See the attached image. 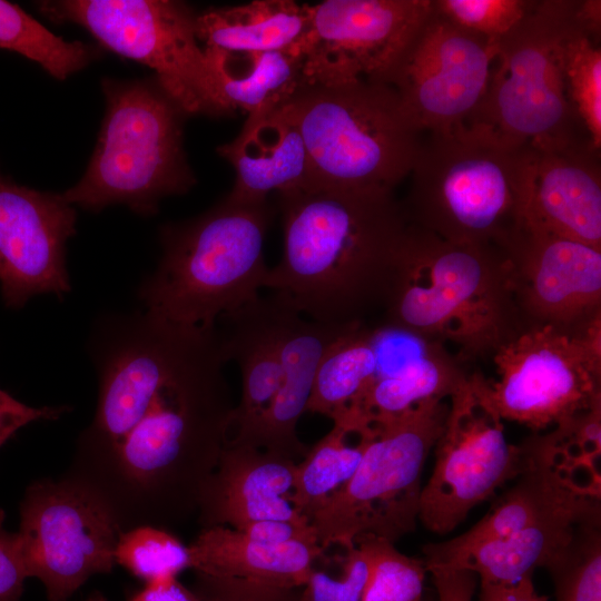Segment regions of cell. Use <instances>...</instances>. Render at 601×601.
I'll list each match as a JSON object with an SVG mask.
<instances>
[{"label": "cell", "instance_id": "obj_1", "mask_svg": "<svg viewBox=\"0 0 601 601\" xmlns=\"http://www.w3.org/2000/svg\"><path fill=\"white\" fill-rule=\"evenodd\" d=\"M227 362L220 331L207 328L130 430L99 455L75 462L70 476L109 505L122 531L165 529L197 512L235 408Z\"/></svg>", "mask_w": 601, "mask_h": 601}, {"label": "cell", "instance_id": "obj_2", "mask_svg": "<svg viewBox=\"0 0 601 601\" xmlns=\"http://www.w3.org/2000/svg\"><path fill=\"white\" fill-rule=\"evenodd\" d=\"M280 262L264 287L306 318L366 324L401 275L407 221L392 190L308 187L279 194Z\"/></svg>", "mask_w": 601, "mask_h": 601}, {"label": "cell", "instance_id": "obj_3", "mask_svg": "<svg viewBox=\"0 0 601 601\" xmlns=\"http://www.w3.org/2000/svg\"><path fill=\"white\" fill-rule=\"evenodd\" d=\"M381 325L454 344L463 363L490 358L525 329L500 246L453 243L412 225Z\"/></svg>", "mask_w": 601, "mask_h": 601}, {"label": "cell", "instance_id": "obj_4", "mask_svg": "<svg viewBox=\"0 0 601 601\" xmlns=\"http://www.w3.org/2000/svg\"><path fill=\"white\" fill-rule=\"evenodd\" d=\"M270 217L267 203L224 198L196 218L164 226L160 262L138 293L146 311L177 324L215 327L257 299L268 272L264 242Z\"/></svg>", "mask_w": 601, "mask_h": 601}, {"label": "cell", "instance_id": "obj_5", "mask_svg": "<svg viewBox=\"0 0 601 601\" xmlns=\"http://www.w3.org/2000/svg\"><path fill=\"white\" fill-rule=\"evenodd\" d=\"M525 149L466 124L428 131L400 201L407 224L449 242L501 247L522 221Z\"/></svg>", "mask_w": 601, "mask_h": 601}, {"label": "cell", "instance_id": "obj_6", "mask_svg": "<svg viewBox=\"0 0 601 601\" xmlns=\"http://www.w3.org/2000/svg\"><path fill=\"white\" fill-rule=\"evenodd\" d=\"M283 108L305 144L309 187L393 191L410 175L423 131L390 85H305Z\"/></svg>", "mask_w": 601, "mask_h": 601}, {"label": "cell", "instance_id": "obj_7", "mask_svg": "<svg viewBox=\"0 0 601 601\" xmlns=\"http://www.w3.org/2000/svg\"><path fill=\"white\" fill-rule=\"evenodd\" d=\"M600 18L594 0L536 1L500 40L487 91L465 124L515 148L590 141L566 96L562 53L578 26Z\"/></svg>", "mask_w": 601, "mask_h": 601}, {"label": "cell", "instance_id": "obj_8", "mask_svg": "<svg viewBox=\"0 0 601 601\" xmlns=\"http://www.w3.org/2000/svg\"><path fill=\"white\" fill-rule=\"evenodd\" d=\"M106 114L81 179L62 193L70 205L98 211L124 204L149 216L159 201L195 184L183 149L179 107L156 79L101 83Z\"/></svg>", "mask_w": 601, "mask_h": 601}, {"label": "cell", "instance_id": "obj_9", "mask_svg": "<svg viewBox=\"0 0 601 601\" xmlns=\"http://www.w3.org/2000/svg\"><path fill=\"white\" fill-rule=\"evenodd\" d=\"M449 400L431 398L371 421V437L352 477L311 518L325 551L362 536L394 543L418 522L425 461L440 437Z\"/></svg>", "mask_w": 601, "mask_h": 601}, {"label": "cell", "instance_id": "obj_10", "mask_svg": "<svg viewBox=\"0 0 601 601\" xmlns=\"http://www.w3.org/2000/svg\"><path fill=\"white\" fill-rule=\"evenodd\" d=\"M56 22H73L105 48L151 68L185 115L229 116L217 76L195 32L196 14L168 0L41 1Z\"/></svg>", "mask_w": 601, "mask_h": 601}, {"label": "cell", "instance_id": "obj_11", "mask_svg": "<svg viewBox=\"0 0 601 601\" xmlns=\"http://www.w3.org/2000/svg\"><path fill=\"white\" fill-rule=\"evenodd\" d=\"M495 378L470 374L501 417L540 433L601 402V325L573 335L551 326L528 328L490 357Z\"/></svg>", "mask_w": 601, "mask_h": 601}, {"label": "cell", "instance_id": "obj_12", "mask_svg": "<svg viewBox=\"0 0 601 601\" xmlns=\"http://www.w3.org/2000/svg\"><path fill=\"white\" fill-rule=\"evenodd\" d=\"M122 529L109 505L69 476L28 487L17 532L29 577L50 601H66L91 575L111 571Z\"/></svg>", "mask_w": 601, "mask_h": 601}, {"label": "cell", "instance_id": "obj_13", "mask_svg": "<svg viewBox=\"0 0 601 601\" xmlns=\"http://www.w3.org/2000/svg\"><path fill=\"white\" fill-rule=\"evenodd\" d=\"M432 474L422 487L418 521L444 535L477 504L492 497L521 471L522 450L504 435L501 417L471 377L449 398V413L434 447Z\"/></svg>", "mask_w": 601, "mask_h": 601}, {"label": "cell", "instance_id": "obj_14", "mask_svg": "<svg viewBox=\"0 0 601 601\" xmlns=\"http://www.w3.org/2000/svg\"><path fill=\"white\" fill-rule=\"evenodd\" d=\"M432 8V0H326L309 4V26L299 49L305 85L386 83Z\"/></svg>", "mask_w": 601, "mask_h": 601}, {"label": "cell", "instance_id": "obj_15", "mask_svg": "<svg viewBox=\"0 0 601 601\" xmlns=\"http://www.w3.org/2000/svg\"><path fill=\"white\" fill-rule=\"evenodd\" d=\"M497 48L433 6L386 85L423 132L449 130L465 124L482 102Z\"/></svg>", "mask_w": 601, "mask_h": 601}, {"label": "cell", "instance_id": "obj_16", "mask_svg": "<svg viewBox=\"0 0 601 601\" xmlns=\"http://www.w3.org/2000/svg\"><path fill=\"white\" fill-rule=\"evenodd\" d=\"M501 248L525 329L582 336L601 324V249L523 220Z\"/></svg>", "mask_w": 601, "mask_h": 601}, {"label": "cell", "instance_id": "obj_17", "mask_svg": "<svg viewBox=\"0 0 601 601\" xmlns=\"http://www.w3.org/2000/svg\"><path fill=\"white\" fill-rule=\"evenodd\" d=\"M76 221L62 194L19 185L0 171V287L7 307L70 290L66 244L76 234Z\"/></svg>", "mask_w": 601, "mask_h": 601}, {"label": "cell", "instance_id": "obj_18", "mask_svg": "<svg viewBox=\"0 0 601 601\" xmlns=\"http://www.w3.org/2000/svg\"><path fill=\"white\" fill-rule=\"evenodd\" d=\"M522 220L601 249L600 150L587 140L526 147Z\"/></svg>", "mask_w": 601, "mask_h": 601}, {"label": "cell", "instance_id": "obj_19", "mask_svg": "<svg viewBox=\"0 0 601 601\" xmlns=\"http://www.w3.org/2000/svg\"><path fill=\"white\" fill-rule=\"evenodd\" d=\"M283 307L279 391L270 407L247 432L226 442L249 445L298 463L309 447L298 439L296 427L307 412L321 363L343 336L363 324L321 323Z\"/></svg>", "mask_w": 601, "mask_h": 601}, {"label": "cell", "instance_id": "obj_20", "mask_svg": "<svg viewBox=\"0 0 601 601\" xmlns=\"http://www.w3.org/2000/svg\"><path fill=\"white\" fill-rule=\"evenodd\" d=\"M297 462L249 445L225 443L198 502L204 528L238 530L260 520L309 522L289 502Z\"/></svg>", "mask_w": 601, "mask_h": 601}, {"label": "cell", "instance_id": "obj_21", "mask_svg": "<svg viewBox=\"0 0 601 601\" xmlns=\"http://www.w3.org/2000/svg\"><path fill=\"white\" fill-rule=\"evenodd\" d=\"M378 370L361 396L332 421L364 426L431 398L449 400L469 378L446 345L394 331L383 341Z\"/></svg>", "mask_w": 601, "mask_h": 601}, {"label": "cell", "instance_id": "obj_22", "mask_svg": "<svg viewBox=\"0 0 601 601\" xmlns=\"http://www.w3.org/2000/svg\"><path fill=\"white\" fill-rule=\"evenodd\" d=\"M217 151L235 169V184L226 197L231 203L264 204L274 190L311 186L305 144L283 106L248 115L239 135Z\"/></svg>", "mask_w": 601, "mask_h": 601}, {"label": "cell", "instance_id": "obj_23", "mask_svg": "<svg viewBox=\"0 0 601 601\" xmlns=\"http://www.w3.org/2000/svg\"><path fill=\"white\" fill-rule=\"evenodd\" d=\"M283 311L275 296H259L219 318L226 323L220 332L228 362L235 361L242 374V396L228 432H234L231 437L247 432L270 407L279 391Z\"/></svg>", "mask_w": 601, "mask_h": 601}, {"label": "cell", "instance_id": "obj_24", "mask_svg": "<svg viewBox=\"0 0 601 601\" xmlns=\"http://www.w3.org/2000/svg\"><path fill=\"white\" fill-rule=\"evenodd\" d=\"M593 524H601V505L558 514L509 536L475 544L433 565L469 570L481 582L513 583L538 568H553L582 530Z\"/></svg>", "mask_w": 601, "mask_h": 601}, {"label": "cell", "instance_id": "obj_25", "mask_svg": "<svg viewBox=\"0 0 601 601\" xmlns=\"http://www.w3.org/2000/svg\"><path fill=\"white\" fill-rule=\"evenodd\" d=\"M188 550L194 571L287 588H303L317 561L325 559L318 543H263L227 526L201 529Z\"/></svg>", "mask_w": 601, "mask_h": 601}, {"label": "cell", "instance_id": "obj_26", "mask_svg": "<svg viewBox=\"0 0 601 601\" xmlns=\"http://www.w3.org/2000/svg\"><path fill=\"white\" fill-rule=\"evenodd\" d=\"M309 26V4L255 0L210 8L195 18L198 41L227 53L287 51L298 56Z\"/></svg>", "mask_w": 601, "mask_h": 601}, {"label": "cell", "instance_id": "obj_27", "mask_svg": "<svg viewBox=\"0 0 601 601\" xmlns=\"http://www.w3.org/2000/svg\"><path fill=\"white\" fill-rule=\"evenodd\" d=\"M221 98L234 114L269 111L286 104L304 85L303 59L287 51L227 53L205 48Z\"/></svg>", "mask_w": 601, "mask_h": 601}, {"label": "cell", "instance_id": "obj_28", "mask_svg": "<svg viewBox=\"0 0 601 601\" xmlns=\"http://www.w3.org/2000/svg\"><path fill=\"white\" fill-rule=\"evenodd\" d=\"M371 423L359 431L333 423L332 430L296 464L289 502L308 521L354 474L371 437Z\"/></svg>", "mask_w": 601, "mask_h": 601}, {"label": "cell", "instance_id": "obj_29", "mask_svg": "<svg viewBox=\"0 0 601 601\" xmlns=\"http://www.w3.org/2000/svg\"><path fill=\"white\" fill-rule=\"evenodd\" d=\"M377 370L376 327L359 325L343 336L322 361L307 412L334 420L361 396Z\"/></svg>", "mask_w": 601, "mask_h": 601}, {"label": "cell", "instance_id": "obj_30", "mask_svg": "<svg viewBox=\"0 0 601 601\" xmlns=\"http://www.w3.org/2000/svg\"><path fill=\"white\" fill-rule=\"evenodd\" d=\"M0 48L14 51L63 80L96 57L81 41H66L14 3L0 0Z\"/></svg>", "mask_w": 601, "mask_h": 601}, {"label": "cell", "instance_id": "obj_31", "mask_svg": "<svg viewBox=\"0 0 601 601\" xmlns=\"http://www.w3.org/2000/svg\"><path fill=\"white\" fill-rule=\"evenodd\" d=\"M601 21L588 19L565 39L563 78L569 102L592 146L601 149Z\"/></svg>", "mask_w": 601, "mask_h": 601}, {"label": "cell", "instance_id": "obj_32", "mask_svg": "<svg viewBox=\"0 0 601 601\" xmlns=\"http://www.w3.org/2000/svg\"><path fill=\"white\" fill-rule=\"evenodd\" d=\"M115 561L146 583L177 578L190 569L188 546L165 529L139 525L122 531Z\"/></svg>", "mask_w": 601, "mask_h": 601}, {"label": "cell", "instance_id": "obj_33", "mask_svg": "<svg viewBox=\"0 0 601 601\" xmlns=\"http://www.w3.org/2000/svg\"><path fill=\"white\" fill-rule=\"evenodd\" d=\"M362 538L368 544L372 563L361 601H422L424 561L401 553L390 541Z\"/></svg>", "mask_w": 601, "mask_h": 601}, {"label": "cell", "instance_id": "obj_34", "mask_svg": "<svg viewBox=\"0 0 601 601\" xmlns=\"http://www.w3.org/2000/svg\"><path fill=\"white\" fill-rule=\"evenodd\" d=\"M600 528H584L566 554L549 570L555 601H601Z\"/></svg>", "mask_w": 601, "mask_h": 601}, {"label": "cell", "instance_id": "obj_35", "mask_svg": "<svg viewBox=\"0 0 601 601\" xmlns=\"http://www.w3.org/2000/svg\"><path fill=\"white\" fill-rule=\"evenodd\" d=\"M528 0H433L437 12L455 24L493 41L508 35L535 6Z\"/></svg>", "mask_w": 601, "mask_h": 601}, {"label": "cell", "instance_id": "obj_36", "mask_svg": "<svg viewBox=\"0 0 601 601\" xmlns=\"http://www.w3.org/2000/svg\"><path fill=\"white\" fill-rule=\"evenodd\" d=\"M339 560L342 573L337 578L314 568L302 589L303 601H361L372 563L366 540H356Z\"/></svg>", "mask_w": 601, "mask_h": 601}, {"label": "cell", "instance_id": "obj_37", "mask_svg": "<svg viewBox=\"0 0 601 601\" xmlns=\"http://www.w3.org/2000/svg\"><path fill=\"white\" fill-rule=\"evenodd\" d=\"M191 590L198 601H303L300 588L195 571Z\"/></svg>", "mask_w": 601, "mask_h": 601}, {"label": "cell", "instance_id": "obj_38", "mask_svg": "<svg viewBox=\"0 0 601 601\" xmlns=\"http://www.w3.org/2000/svg\"><path fill=\"white\" fill-rule=\"evenodd\" d=\"M4 519L0 508V601H19L30 577L19 535L6 530Z\"/></svg>", "mask_w": 601, "mask_h": 601}, {"label": "cell", "instance_id": "obj_39", "mask_svg": "<svg viewBox=\"0 0 601 601\" xmlns=\"http://www.w3.org/2000/svg\"><path fill=\"white\" fill-rule=\"evenodd\" d=\"M236 531L254 541L269 544L318 543L316 531L309 522L269 519L247 523Z\"/></svg>", "mask_w": 601, "mask_h": 601}, {"label": "cell", "instance_id": "obj_40", "mask_svg": "<svg viewBox=\"0 0 601 601\" xmlns=\"http://www.w3.org/2000/svg\"><path fill=\"white\" fill-rule=\"evenodd\" d=\"M66 406H28L0 388V447L22 426L39 420H56Z\"/></svg>", "mask_w": 601, "mask_h": 601}, {"label": "cell", "instance_id": "obj_41", "mask_svg": "<svg viewBox=\"0 0 601 601\" xmlns=\"http://www.w3.org/2000/svg\"><path fill=\"white\" fill-rule=\"evenodd\" d=\"M437 592L439 601H472L475 574L469 570L446 566H426Z\"/></svg>", "mask_w": 601, "mask_h": 601}, {"label": "cell", "instance_id": "obj_42", "mask_svg": "<svg viewBox=\"0 0 601 601\" xmlns=\"http://www.w3.org/2000/svg\"><path fill=\"white\" fill-rule=\"evenodd\" d=\"M532 575L529 573L513 583L481 582L480 595L486 601H549L535 590Z\"/></svg>", "mask_w": 601, "mask_h": 601}, {"label": "cell", "instance_id": "obj_43", "mask_svg": "<svg viewBox=\"0 0 601 601\" xmlns=\"http://www.w3.org/2000/svg\"><path fill=\"white\" fill-rule=\"evenodd\" d=\"M128 601H198L194 591L183 585L177 578L146 583L145 588Z\"/></svg>", "mask_w": 601, "mask_h": 601}, {"label": "cell", "instance_id": "obj_44", "mask_svg": "<svg viewBox=\"0 0 601 601\" xmlns=\"http://www.w3.org/2000/svg\"><path fill=\"white\" fill-rule=\"evenodd\" d=\"M87 601H107L102 595L95 594L91 595Z\"/></svg>", "mask_w": 601, "mask_h": 601}, {"label": "cell", "instance_id": "obj_45", "mask_svg": "<svg viewBox=\"0 0 601 601\" xmlns=\"http://www.w3.org/2000/svg\"><path fill=\"white\" fill-rule=\"evenodd\" d=\"M479 601H486L483 597H479Z\"/></svg>", "mask_w": 601, "mask_h": 601}]
</instances>
